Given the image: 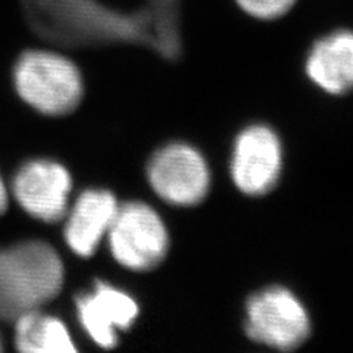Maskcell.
Segmentation results:
<instances>
[{
    "label": "cell",
    "mask_w": 353,
    "mask_h": 353,
    "mask_svg": "<svg viewBox=\"0 0 353 353\" xmlns=\"http://www.w3.org/2000/svg\"><path fill=\"white\" fill-rule=\"evenodd\" d=\"M63 265L50 245L39 240L0 249V319L15 321L57 297Z\"/></svg>",
    "instance_id": "cell-1"
},
{
    "label": "cell",
    "mask_w": 353,
    "mask_h": 353,
    "mask_svg": "<svg viewBox=\"0 0 353 353\" xmlns=\"http://www.w3.org/2000/svg\"><path fill=\"white\" fill-rule=\"evenodd\" d=\"M14 80L22 101L44 115H66L81 102V74L59 53L48 50L22 53L15 65Z\"/></svg>",
    "instance_id": "cell-2"
},
{
    "label": "cell",
    "mask_w": 353,
    "mask_h": 353,
    "mask_svg": "<svg viewBox=\"0 0 353 353\" xmlns=\"http://www.w3.org/2000/svg\"><path fill=\"white\" fill-rule=\"evenodd\" d=\"M246 334L275 350H294L311 333L305 306L284 287H268L253 294L246 305Z\"/></svg>",
    "instance_id": "cell-3"
},
{
    "label": "cell",
    "mask_w": 353,
    "mask_h": 353,
    "mask_svg": "<svg viewBox=\"0 0 353 353\" xmlns=\"http://www.w3.org/2000/svg\"><path fill=\"white\" fill-rule=\"evenodd\" d=\"M108 236L115 261L132 271L157 268L170 246L163 221L154 209L141 202L119 206Z\"/></svg>",
    "instance_id": "cell-4"
},
{
    "label": "cell",
    "mask_w": 353,
    "mask_h": 353,
    "mask_svg": "<svg viewBox=\"0 0 353 353\" xmlns=\"http://www.w3.org/2000/svg\"><path fill=\"white\" fill-rule=\"evenodd\" d=\"M148 179L162 201L184 208L201 203L211 187V171L202 153L185 143H171L154 153Z\"/></svg>",
    "instance_id": "cell-5"
},
{
    "label": "cell",
    "mask_w": 353,
    "mask_h": 353,
    "mask_svg": "<svg viewBox=\"0 0 353 353\" xmlns=\"http://www.w3.org/2000/svg\"><path fill=\"white\" fill-rule=\"evenodd\" d=\"M283 170V148L275 131L267 125H250L236 139L230 174L237 189L248 196H262L279 183Z\"/></svg>",
    "instance_id": "cell-6"
},
{
    "label": "cell",
    "mask_w": 353,
    "mask_h": 353,
    "mask_svg": "<svg viewBox=\"0 0 353 353\" xmlns=\"http://www.w3.org/2000/svg\"><path fill=\"white\" fill-rule=\"evenodd\" d=\"M71 175L53 161H31L14 179V196L24 211L43 223H58L68 211Z\"/></svg>",
    "instance_id": "cell-7"
},
{
    "label": "cell",
    "mask_w": 353,
    "mask_h": 353,
    "mask_svg": "<svg viewBox=\"0 0 353 353\" xmlns=\"http://www.w3.org/2000/svg\"><path fill=\"white\" fill-rule=\"evenodd\" d=\"M81 327L97 346L112 349L118 345V331L128 330L139 316V305L112 284L97 281L92 292L75 301Z\"/></svg>",
    "instance_id": "cell-8"
},
{
    "label": "cell",
    "mask_w": 353,
    "mask_h": 353,
    "mask_svg": "<svg viewBox=\"0 0 353 353\" xmlns=\"http://www.w3.org/2000/svg\"><path fill=\"white\" fill-rule=\"evenodd\" d=\"M118 208L115 196L108 190L90 189L77 199L63 230L66 245L75 255L81 258L94 255L102 239L109 233Z\"/></svg>",
    "instance_id": "cell-9"
},
{
    "label": "cell",
    "mask_w": 353,
    "mask_h": 353,
    "mask_svg": "<svg viewBox=\"0 0 353 353\" xmlns=\"http://www.w3.org/2000/svg\"><path fill=\"white\" fill-rule=\"evenodd\" d=\"M309 80L330 94L353 90V31L336 30L318 39L306 57Z\"/></svg>",
    "instance_id": "cell-10"
},
{
    "label": "cell",
    "mask_w": 353,
    "mask_h": 353,
    "mask_svg": "<svg viewBox=\"0 0 353 353\" xmlns=\"http://www.w3.org/2000/svg\"><path fill=\"white\" fill-rule=\"evenodd\" d=\"M17 347L26 353H74L77 347L59 318L39 309L15 319Z\"/></svg>",
    "instance_id": "cell-11"
},
{
    "label": "cell",
    "mask_w": 353,
    "mask_h": 353,
    "mask_svg": "<svg viewBox=\"0 0 353 353\" xmlns=\"http://www.w3.org/2000/svg\"><path fill=\"white\" fill-rule=\"evenodd\" d=\"M243 14L258 21H275L287 15L297 0H234Z\"/></svg>",
    "instance_id": "cell-12"
},
{
    "label": "cell",
    "mask_w": 353,
    "mask_h": 353,
    "mask_svg": "<svg viewBox=\"0 0 353 353\" xmlns=\"http://www.w3.org/2000/svg\"><path fill=\"white\" fill-rule=\"evenodd\" d=\"M6 208H8V192H6L2 176H0V215L5 214Z\"/></svg>",
    "instance_id": "cell-13"
},
{
    "label": "cell",
    "mask_w": 353,
    "mask_h": 353,
    "mask_svg": "<svg viewBox=\"0 0 353 353\" xmlns=\"http://www.w3.org/2000/svg\"><path fill=\"white\" fill-rule=\"evenodd\" d=\"M0 350H2V340H0Z\"/></svg>",
    "instance_id": "cell-14"
}]
</instances>
